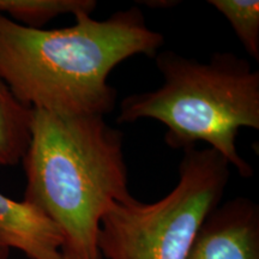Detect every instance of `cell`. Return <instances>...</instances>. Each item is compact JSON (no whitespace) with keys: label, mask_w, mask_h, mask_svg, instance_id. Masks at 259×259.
<instances>
[{"label":"cell","mask_w":259,"mask_h":259,"mask_svg":"<svg viewBox=\"0 0 259 259\" xmlns=\"http://www.w3.org/2000/svg\"><path fill=\"white\" fill-rule=\"evenodd\" d=\"M96 6L95 0H0V15L24 27L44 29L59 16H92Z\"/></svg>","instance_id":"obj_8"},{"label":"cell","mask_w":259,"mask_h":259,"mask_svg":"<svg viewBox=\"0 0 259 259\" xmlns=\"http://www.w3.org/2000/svg\"><path fill=\"white\" fill-rule=\"evenodd\" d=\"M177 185L163 198L135 197L107 210L97 246L103 259H186L204 220L222 203L231 166L206 147L183 150Z\"/></svg>","instance_id":"obj_4"},{"label":"cell","mask_w":259,"mask_h":259,"mask_svg":"<svg viewBox=\"0 0 259 259\" xmlns=\"http://www.w3.org/2000/svg\"><path fill=\"white\" fill-rule=\"evenodd\" d=\"M0 245L28 259H63V236L57 226L31 204L0 192Z\"/></svg>","instance_id":"obj_6"},{"label":"cell","mask_w":259,"mask_h":259,"mask_svg":"<svg viewBox=\"0 0 259 259\" xmlns=\"http://www.w3.org/2000/svg\"><path fill=\"white\" fill-rule=\"evenodd\" d=\"M10 258V250L0 245V259H9Z\"/></svg>","instance_id":"obj_11"},{"label":"cell","mask_w":259,"mask_h":259,"mask_svg":"<svg viewBox=\"0 0 259 259\" xmlns=\"http://www.w3.org/2000/svg\"><path fill=\"white\" fill-rule=\"evenodd\" d=\"M139 4H147L149 8H155V9H167L170 6H177L179 4V2H139Z\"/></svg>","instance_id":"obj_10"},{"label":"cell","mask_w":259,"mask_h":259,"mask_svg":"<svg viewBox=\"0 0 259 259\" xmlns=\"http://www.w3.org/2000/svg\"><path fill=\"white\" fill-rule=\"evenodd\" d=\"M154 59L163 83L122 99L116 122L160 121L170 149L205 143L241 178H252L253 168L236 141L241 128L259 130V71L233 52H215L200 61L169 50Z\"/></svg>","instance_id":"obj_3"},{"label":"cell","mask_w":259,"mask_h":259,"mask_svg":"<svg viewBox=\"0 0 259 259\" xmlns=\"http://www.w3.org/2000/svg\"><path fill=\"white\" fill-rule=\"evenodd\" d=\"M186 259H259V206L238 196L204 220Z\"/></svg>","instance_id":"obj_5"},{"label":"cell","mask_w":259,"mask_h":259,"mask_svg":"<svg viewBox=\"0 0 259 259\" xmlns=\"http://www.w3.org/2000/svg\"><path fill=\"white\" fill-rule=\"evenodd\" d=\"M31 109L0 80V167L21 163L30 141Z\"/></svg>","instance_id":"obj_7"},{"label":"cell","mask_w":259,"mask_h":259,"mask_svg":"<svg viewBox=\"0 0 259 259\" xmlns=\"http://www.w3.org/2000/svg\"><path fill=\"white\" fill-rule=\"evenodd\" d=\"M227 19L246 53L259 61V2L258 0H209Z\"/></svg>","instance_id":"obj_9"},{"label":"cell","mask_w":259,"mask_h":259,"mask_svg":"<svg viewBox=\"0 0 259 259\" xmlns=\"http://www.w3.org/2000/svg\"><path fill=\"white\" fill-rule=\"evenodd\" d=\"M164 44L138 6L99 21L36 29L0 15V80L22 105L59 114L106 116L118 92L108 77L128 58H155Z\"/></svg>","instance_id":"obj_1"},{"label":"cell","mask_w":259,"mask_h":259,"mask_svg":"<svg viewBox=\"0 0 259 259\" xmlns=\"http://www.w3.org/2000/svg\"><path fill=\"white\" fill-rule=\"evenodd\" d=\"M22 164L24 202L63 236V259H103L100 223L114 203L131 199L124 134L100 115L31 109L30 141Z\"/></svg>","instance_id":"obj_2"}]
</instances>
